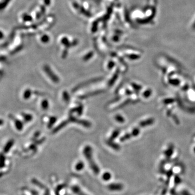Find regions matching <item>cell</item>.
<instances>
[{
	"label": "cell",
	"mask_w": 195,
	"mask_h": 195,
	"mask_svg": "<svg viewBox=\"0 0 195 195\" xmlns=\"http://www.w3.org/2000/svg\"><path fill=\"white\" fill-rule=\"evenodd\" d=\"M84 155L86 159L87 160L89 165L91 167L92 170L96 175H98L100 172V169L95 163L93 158V153H92V149L89 145L86 146L83 151Z\"/></svg>",
	"instance_id": "1"
},
{
	"label": "cell",
	"mask_w": 195,
	"mask_h": 195,
	"mask_svg": "<svg viewBox=\"0 0 195 195\" xmlns=\"http://www.w3.org/2000/svg\"><path fill=\"white\" fill-rule=\"evenodd\" d=\"M45 71L47 73V74L49 75V77H50V78L54 81L55 83H59V78L58 77L57 75H56L52 71L51 69L48 66H46L45 67Z\"/></svg>",
	"instance_id": "2"
},
{
	"label": "cell",
	"mask_w": 195,
	"mask_h": 195,
	"mask_svg": "<svg viewBox=\"0 0 195 195\" xmlns=\"http://www.w3.org/2000/svg\"><path fill=\"white\" fill-rule=\"evenodd\" d=\"M124 188V185L120 183H111L108 185V189L111 191H119Z\"/></svg>",
	"instance_id": "3"
},
{
	"label": "cell",
	"mask_w": 195,
	"mask_h": 195,
	"mask_svg": "<svg viewBox=\"0 0 195 195\" xmlns=\"http://www.w3.org/2000/svg\"><path fill=\"white\" fill-rule=\"evenodd\" d=\"M72 191L73 192H74L77 195H87L86 193H85L81 190L80 189L79 187L77 186H73L72 188Z\"/></svg>",
	"instance_id": "4"
},
{
	"label": "cell",
	"mask_w": 195,
	"mask_h": 195,
	"mask_svg": "<svg viewBox=\"0 0 195 195\" xmlns=\"http://www.w3.org/2000/svg\"><path fill=\"white\" fill-rule=\"evenodd\" d=\"M107 144L110 146H111L112 148H113V149H115L116 150H119L120 149V146H119L118 144H117L115 143L112 142V141L111 140H108V142H107Z\"/></svg>",
	"instance_id": "5"
},
{
	"label": "cell",
	"mask_w": 195,
	"mask_h": 195,
	"mask_svg": "<svg viewBox=\"0 0 195 195\" xmlns=\"http://www.w3.org/2000/svg\"><path fill=\"white\" fill-rule=\"evenodd\" d=\"M119 73V69H118V70H117L116 72L115 73V74H114L113 77L109 81V83H108V84H109V86H112L114 83H115V82L116 80H117V78L118 77Z\"/></svg>",
	"instance_id": "6"
},
{
	"label": "cell",
	"mask_w": 195,
	"mask_h": 195,
	"mask_svg": "<svg viewBox=\"0 0 195 195\" xmlns=\"http://www.w3.org/2000/svg\"><path fill=\"white\" fill-rule=\"evenodd\" d=\"M101 93V92L100 91H95V92H91V93H88L87 94H86L85 95H84L83 96H81L80 97L81 99H85V98H88L90 96H92V95H94L95 94H99Z\"/></svg>",
	"instance_id": "7"
},
{
	"label": "cell",
	"mask_w": 195,
	"mask_h": 195,
	"mask_svg": "<svg viewBox=\"0 0 195 195\" xmlns=\"http://www.w3.org/2000/svg\"><path fill=\"white\" fill-rule=\"evenodd\" d=\"M102 180L105 181H109L111 178V173L110 172H106L103 173V175L102 176Z\"/></svg>",
	"instance_id": "8"
},
{
	"label": "cell",
	"mask_w": 195,
	"mask_h": 195,
	"mask_svg": "<svg viewBox=\"0 0 195 195\" xmlns=\"http://www.w3.org/2000/svg\"><path fill=\"white\" fill-rule=\"evenodd\" d=\"M84 167V163L83 161H79L75 165V169L77 171H81Z\"/></svg>",
	"instance_id": "9"
},
{
	"label": "cell",
	"mask_w": 195,
	"mask_h": 195,
	"mask_svg": "<svg viewBox=\"0 0 195 195\" xmlns=\"http://www.w3.org/2000/svg\"><path fill=\"white\" fill-rule=\"evenodd\" d=\"M119 132H120V131H119V130H118V129L115 130V131L113 132L112 134L111 135V136L109 140L112 141V140H113L114 139H115L116 138H117L118 136V135L119 134Z\"/></svg>",
	"instance_id": "10"
},
{
	"label": "cell",
	"mask_w": 195,
	"mask_h": 195,
	"mask_svg": "<svg viewBox=\"0 0 195 195\" xmlns=\"http://www.w3.org/2000/svg\"><path fill=\"white\" fill-rule=\"evenodd\" d=\"M93 52H90L88 54H87V55H86L85 56V57L83 59L85 61L88 60L89 59H90L92 56H93Z\"/></svg>",
	"instance_id": "11"
},
{
	"label": "cell",
	"mask_w": 195,
	"mask_h": 195,
	"mask_svg": "<svg viewBox=\"0 0 195 195\" xmlns=\"http://www.w3.org/2000/svg\"><path fill=\"white\" fill-rule=\"evenodd\" d=\"M63 98L64 100L66 102H68L70 100V97L69 96L68 93L66 91H65L63 92Z\"/></svg>",
	"instance_id": "12"
},
{
	"label": "cell",
	"mask_w": 195,
	"mask_h": 195,
	"mask_svg": "<svg viewBox=\"0 0 195 195\" xmlns=\"http://www.w3.org/2000/svg\"><path fill=\"white\" fill-rule=\"evenodd\" d=\"M115 119L117 121H118L119 123H123L124 121H125V119H124V118L121 116L120 115H117L116 117H115Z\"/></svg>",
	"instance_id": "13"
},
{
	"label": "cell",
	"mask_w": 195,
	"mask_h": 195,
	"mask_svg": "<svg viewBox=\"0 0 195 195\" xmlns=\"http://www.w3.org/2000/svg\"><path fill=\"white\" fill-rule=\"evenodd\" d=\"M115 62H113V61H110L109 63H108V68H109L110 69H112V68H113V67L115 66Z\"/></svg>",
	"instance_id": "14"
},
{
	"label": "cell",
	"mask_w": 195,
	"mask_h": 195,
	"mask_svg": "<svg viewBox=\"0 0 195 195\" xmlns=\"http://www.w3.org/2000/svg\"><path fill=\"white\" fill-rule=\"evenodd\" d=\"M56 120H57V118H56V117H53L52 118H51V120H50V123H51V124H50V125H50H50H53V124L55 123V121H56Z\"/></svg>",
	"instance_id": "15"
},
{
	"label": "cell",
	"mask_w": 195,
	"mask_h": 195,
	"mask_svg": "<svg viewBox=\"0 0 195 195\" xmlns=\"http://www.w3.org/2000/svg\"><path fill=\"white\" fill-rule=\"evenodd\" d=\"M43 104H44L43 107H44L45 109H47V108L48 107V102L47 101H45L44 102H43Z\"/></svg>",
	"instance_id": "16"
}]
</instances>
